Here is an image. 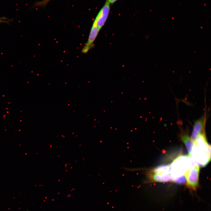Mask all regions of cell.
<instances>
[{
  "instance_id": "cell-1",
  "label": "cell",
  "mask_w": 211,
  "mask_h": 211,
  "mask_svg": "<svg viewBox=\"0 0 211 211\" xmlns=\"http://www.w3.org/2000/svg\"><path fill=\"white\" fill-rule=\"evenodd\" d=\"M190 156L199 166H205L210 161V145L207 141L205 132L198 135L194 141Z\"/></svg>"
},
{
  "instance_id": "cell-2",
  "label": "cell",
  "mask_w": 211,
  "mask_h": 211,
  "mask_svg": "<svg viewBox=\"0 0 211 211\" xmlns=\"http://www.w3.org/2000/svg\"><path fill=\"white\" fill-rule=\"evenodd\" d=\"M195 165L192 158L189 155L178 156L169 165V170L172 180L184 175L188 170Z\"/></svg>"
},
{
  "instance_id": "cell-3",
  "label": "cell",
  "mask_w": 211,
  "mask_h": 211,
  "mask_svg": "<svg viewBox=\"0 0 211 211\" xmlns=\"http://www.w3.org/2000/svg\"><path fill=\"white\" fill-rule=\"evenodd\" d=\"M150 181L160 182H167L172 180L169 170V165H160L149 171L147 173Z\"/></svg>"
},
{
  "instance_id": "cell-4",
  "label": "cell",
  "mask_w": 211,
  "mask_h": 211,
  "mask_svg": "<svg viewBox=\"0 0 211 211\" xmlns=\"http://www.w3.org/2000/svg\"><path fill=\"white\" fill-rule=\"evenodd\" d=\"M199 171V166L196 164L185 174L187 186L193 190L196 189L198 185Z\"/></svg>"
},
{
  "instance_id": "cell-5",
  "label": "cell",
  "mask_w": 211,
  "mask_h": 211,
  "mask_svg": "<svg viewBox=\"0 0 211 211\" xmlns=\"http://www.w3.org/2000/svg\"><path fill=\"white\" fill-rule=\"evenodd\" d=\"M110 4L109 0H106L94 21L93 24L97 26L100 29L104 25L107 19L110 10Z\"/></svg>"
},
{
  "instance_id": "cell-6",
  "label": "cell",
  "mask_w": 211,
  "mask_h": 211,
  "mask_svg": "<svg viewBox=\"0 0 211 211\" xmlns=\"http://www.w3.org/2000/svg\"><path fill=\"white\" fill-rule=\"evenodd\" d=\"M206 120V114L205 113L194 123L191 138L194 142L198 136L205 131Z\"/></svg>"
},
{
  "instance_id": "cell-7",
  "label": "cell",
  "mask_w": 211,
  "mask_h": 211,
  "mask_svg": "<svg viewBox=\"0 0 211 211\" xmlns=\"http://www.w3.org/2000/svg\"><path fill=\"white\" fill-rule=\"evenodd\" d=\"M100 29L97 26L93 24L86 43L83 47L82 52L83 53H87L92 47L93 43L95 40Z\"/></svg>"
},
{
  "instance_id": "cell-8",
  "label": "cell",
  "mask_w": 211,
  "mask_h": 211,
  "mask_svg": "<svg viewBox=\"0 0 211 211\" xmlns=\"http://www.w3.org/2000/svg\"><path fill=\"white\" fill-rule=\"evenodd\" d=\"M182 140L184 143L190 156L194 145V142L187 134L183 133L181 135Z\"/></svg>"
},
{
  "instance_id": "cell-9",
  "label": "cell",
  "mask_w": 211,
  "mask_h": 211,
  "mask_svg": "<svg viewBox=\"0 0 211 211\" xmlns=\"http://www.w3.org/2000/svg\"><path fill=\"white\" fill-rule=\"evenodd\" d=\"M172 181L179 184H183L185 183L186 182V179L185 175L173 179Z\"/></svg>"
},
{
  "instance_id": "cell-10",
  "label": "cell",
  "mask_w": 211,
  "mask_h": 211,
  "mask_svg": "<svg viewBox=\"0 0 211 211\" xmlns=\"http://www.w3.org/2000/svg\"><path fill=\"white\" fill-rule=\"evenodd\" d=\"M51 0H43L42 1H38L34 4L35 7H45Z\"/></svg>"
},
{
  "instance_id": "cell-11",
  "label": "cell",
  "mask_w": 211,
  "mask_h": 211,
  "mask_svg": "<svg viewBox=\"0 0 211 211\" xmlns=\"http://www.w3.org/2000/svg\"><path fill=\"white\" fill-rule=\"evenodd\" d=\"M10 21V19L7 18L6 17H2L0 18V23H8Z\"/></svg>"
},
{
  "instance_id": "cell-12",
  "label": "cell",
  "mask_w": 211,
  "mask_h": 211,
  "mask_svg": "<svg viewBox=\"0 0 211 211\" xmlns=\"http://www.w3.org/2000/svg\"><path fill=\"white\" fill-rule=\"evenodd\" d=\"M118 0H109L110 3L111 4H113L116 2Z\"/></svg>"
}]
</instances>
